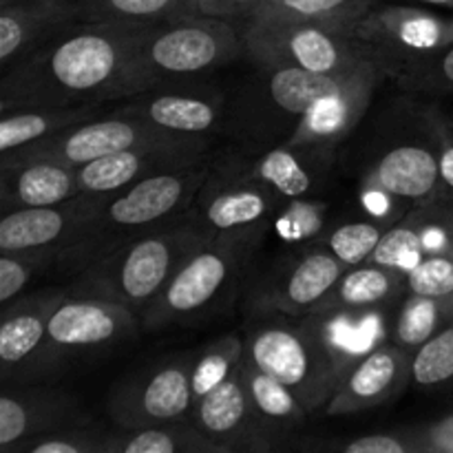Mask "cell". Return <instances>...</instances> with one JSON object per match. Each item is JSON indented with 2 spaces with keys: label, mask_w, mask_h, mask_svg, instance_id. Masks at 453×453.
<instances>
[{
  "label": "cell",
  "mask_w": 453,
  "mask_h": 453,
  "mask_svg": "<svg viewBox=\"0 0 453 453\" xmlns=\"http://www.w3.org/2000/svg\"><path fill=\"white\" fill-rule=\"evenodd\" d=\"M376 4L379 0H270L257 18L321 22L339 29H354Z\"/></svg>",
  "instance_id": "35"
},
{
  "label": "cell",
  "mask_w": 453,
  "mask_h": 453,
  "mask_svg": "<svg viewBox=\"0 0 453 453\" xmlns=\"http://www.w3.org/2000/svg\"><path fill=\"white\" fill-rule=\"evenodd\" d=\"M127 104L118 106L119 113L131 115L157 131L171 133L188 140H208L217 131L224 113V96L217 91H153L127 97Z\"/></svg>",
  "instance_id": "23"
},
{
  "label": "cell",
  "mask_w": 453,
  "mask_h": 453,
  "mask_svg": "<svg viewBox=\"0 0 453 453\" xmlns=\"http://www.w3.org/2000/svg\"><path fill=\"white\" fill-rule=\"evenodd\" d=\"M190 420L228 453L273 449V445L265 442L268 427L248 396L246 383L242 379V365L219 388L195 401Z\"/></svg>",
  "instance_id": "21"
},
{
  "label": "cell",
  "mask_w": 453,
  "mask_h": 453,
  "mask_svg": "<svg viewBox=\"0 0 453 453\" xmlns=\"http://www.w3.org/2000/svg\"><path fill=\"white\" fill-rule=\"evenodd\" d=\"M66 296H69L66 288H51V290L18 296L12 303L3 305L0 363H3L4 379L9 372H18L25 363L38 357L49 321Z\"/></svg>",
  "instance_id": "27"
},
{
  "label": "cell",
  "mask_w": 453,
  "mask_h": 453,
  "mask_svg": "<svg viewBox=\"0 0 453 453\" xmlns=\"http://www.w3.org/2000/svg\"><path fill=\"white\" fill-rule=\"evenodd\" d=\"M243 361V339L237 334H226L212 341L206 349L193 358L190 365V383H193L195 401L219 388L226 379L239 370Z\"/></svg>",
  "instance_id": "36"
},
{
  "label": "cell",
  "mask_w": 453,
  "mask_h": 453,
  "mask_svg": "<svg viewBox=\"0 0 453 453\" xmlns=\"http://www.w3.org/2000/svg\"><path fill=\"white\" fill-rule=\"evenodd\" d=\"M451 255H453V242H451Z\"/></svg>",
  "instance_id": "48"
},
{
  "label": "cell",
  "mask_w": 453,
  "mask_h": 453,
  "mask_svg": "<svg viewBox=\"0 0 453 453\" xmlns=\"http://www.w3.org/2000/svg\"><path fill=\"white\" fill-rule=\"evenodd\" d=\"M242 379L246 383L252 407L268 429L299 427L305 420V410L290 388L259 370L255 363L242 361Z\"/></svg>",
  "instance_id": "31"
},
{
  "label": "cell",
  "mask_w": 453,
  "mask_h": 453,
  "mask_svg": "<svg viewBox=\"0 0 453 453\" xmlns=\"http://www.w3.org/2000/svg\"><path fill=\"white\" fill-rule=\"evenodd\" d=\"M326 215H327L326 202H319V199L314 197L286 199V202L279 206L273 224L277 226V233L283 242L312 243L314 239L327 228Z\"/></svg>",
  "instance_id": "39"
},
{
  "label": "cell",
  "mask_w": 453,
  "mask_h": 453,
  "mask_svg": "<svg viewBox=\"0 0 453 453\" xmlns=\"http://www.w3.org/2000/svg\"><path fill=\"white\" fill-rule=\"evenodd\" d=\"M208 162V140H173L133 146L78 168L84 195H115L144 177Z\"/></svg>",
  "instance_id": "14"
},
{
  "label": "cell",
  "mask_w": 453,
  "mask_h": 453,
  "mask_svg": "<svg viewBox=\"0 0 453 453\" xmlns=\"http://www.w3.org/2000/svg\"><path fill=\"white\" fill-rule=\"evenodd\" d=\"M394 221L379 219V217H354L341 224L326 228L310 246H319L334 255L348 268L365 264L379 246L380 237Z\"/></svg>",
  "instance_id": "34"
},
{
  "label": "cell",
  "mask_w": 453,
  "mask_h": 453,
  "mask_svg": "<svg viewBox=\"0 0 453 453\" xmlns=\"http://www.w3.org/2000/svg\"><path fill=\"white\" fill-rule=\"evenodd\" d=\"M388 75V69L379 60L365 62L343 88L321 97L301 118L292 135L288 137V144L336 149L365 118L376 88Z\"/></svg>",
  "instance_id": "18"
},
{
  "label": "cell",
  "mask_w": 453,
  "mask_h": 453,
  "mask_svg": "<svg viewBox=\"0 0 453 453\" xmlns=\"http://www.w3.org/2000/svg\"><path fill=\"white\" fill-rule=\"evenodd\" d=\"M144 27L75 22L0 78V113L124 100L133 44Z\"/></svg>",
  "instance_id": "1"
},
{
  "label": "cell",
  "mask_w": 453,
  "mask_h": 453,
  "mask_svg": "<svg viewBox=\"0 0 453 453\" xmlns=\"http://www.w3.org/2000/svg\"><path fill=\"white\" fill-rule=\"evenodd\" d=\"M418 3L432 4V7H445V9H451V12H453V0H418Z\"/></svg>",
  "instance_id": "47"
},
{
  "label": "cell",
  "mask_w": 453,
  "mask_h": 453,
  "mask_svg": "<svg viewBox=\"0 0 453 453\" xmlns=\"http://www.w3.org/2000/svg\"><path fill=\"white\" fill-rule=\"evenodd\" d=\"M211 168L212 162L208 159L197 166L144 177L109 195L84 228L80 242L58 264L73 277L111 248L184 217L206 184Z\"/></svg>",
  "instance_id": "3"
},
{
  "label": "cell",
  "mask_w": 453,
  "mask_h": 453,
  "mask_svg": "<svg viewBox=\"0 0 453 453\" xmlns=\"http://www.w3.org/2000/svg\"><path fill=\"white\" fill-rule=\"evenodd\" d=\"M243 49L257 66H290L314 73H348L376 60L352 29L303 20L252 18L242 22Z\"/></svg>",
  "instance_id": "6"
},
{
  "label": "cell",
  "mask_w": 453,
  "mask_h": 453,
  "mask_svg": "<svg viewBox=\"0 0 453 453\" xmlns=\"http://www.w3.org/2000/svg\"><path fill=\"white\" fill-rule=\"evenodd\" d=\"M82 195L78 168L51 159H3L0 162V208L56 206Z\"/></svg>",
  "instance_id": "26"
},
{
  "label": "cell",
  "mask_w": 453,
  "mask_h": 453,
  "mask_svg": "<svg viewBox=\"0 0 453 453\" xmlns=\"http://www.w3.org/2000/svg\"><path fill=\"white\" fill-rule=\"evenodd\" d=\"M80 22L71 0H0V71H9Z\"/></svg>",
  "instance_id": "24"
},
{
  "label": "cell",
  "mask_w": 453,
  "mask_h": 453,
  "mask_svg": "<svg viewBox=\"0 0 453 453\" xmlns=\"http://www.w3.org/2000/svg\"><path fill=\"white\" fill-rule=\"evenodd\" d=\"M425 453H453V416L438 420V423L416 427Z\"/></svg>",
  "instance_id": "46"
},
{
  "label": "cell",
  "mask_w": 453,
  "mask_h": 453,
  "mask_svg": "<svg viewBox=\"0 0 453 453\" xmlns=\"http://www.w3.org/2000/svg\"><path fill=\"white\" fill-rule=\"evenodd\" d=\"M109 195H78L56 206L3 211L0 252L58 250L65 255L82 237L84 228ZM62 259V257H60Z\"/></svg>",
  "instance_id": "15"
},
{
  "label": "cell",
  "mask_w": 453,
  "mask_h": 453,
  "mask_svg": "<svg viewBox=\"0 0 453 453\" xmlns=\"http://www.w3.org/2000/svg\"><path fill=\"white\" fill-rule=\"evenodd\" d=\"M361 66L348 73H314L290 66H259V73L250 87H246V96L242 100V109L246 113L242 124L257 137H281L283 144L288 140L283 122H290L295 131L301 118L321 97L343 88Z\"/></svg>",
  "instance_id": "9"
},
{
  "label": "cell",
  "mask_w": 453,
  "mask_h": 453,
  "mask_svg": "<svg viewBox=\"0 0 453 453\" xmlns=\"http://www.w3.org/2000/svg\"><path fill=\"white\" fill-rule=\"evenodd\" d=\"M330 449L343 453H425L416 429L367 434L352 441L332 442Z\"/></svg>",
  "instance_id": "43"
},
{
  "label": "cell",
  "mask_w": 453,
  "mask_h": 453,
  "mask_svg": "<svg viewBox=\"0 0 453 453\" xmlns=\"http://www.w3.org/2000/svg\"><path fill=\"white\" fill-rule=\"evenodd\" d=\"M425 118H427L434 142H436L441 197L442 202H453V118L441 111H427Z\"/></svg>",
  "instance_id": "44"
},
{
  "label": "cell",
  "mask_w": 453,
  "mask_h": 453,
  "mask_svg": "<svg viewBox=\"0 0 453 453\" xmlns=\"http://www.w3.org/2000/svg\"><path fill=\"white\" fill-rule=\"evenodd\" d=\"M88 420L78 401L60 389L7 388L0 396V449L18 453L53 429Z\"/></svg>",
  "instance_id": "20"
},
{
  "label": "cell",
  "mask_w": 453,
  "mask_h": 453,
  "mask_svg": "<svg viewBox=\"0 0 453 453\" xmlns=\"http://www.w3.org/2000/svg\"><path fill=\"white\" fill-rule=\"evenodd\" d=\"M411 380V352L398 343L374 345L341 376L327 401L330 416H348L394 401Z\"/></svg>",
  "instance_id": "17"
},
{
  "label": "cell",
  "mask_w": 453,
  "mask_h": 453,
  "mask_svg": "<svg viewBox=\"0 0 453 453\" xmlns=\"http://www.w3.org/2000/svg\"><path fill=\"white\" fill-rule=\"evenodd\" d=\"M407 295L449 296L453 295V255H427L407 273Z\"/></svg>",
  "instance_id": "42"
},
{
  "label": "cell",
  "mask_w": 453,
  "mask_h": 453,
  "mask_svg": "<svg viewBox=\"0 0 453 453\" xmlns=\"http://www.w3.org/2000/svg\"><path fill=\"white\" fill-rule=\"evenodd\" d=\"M352 31L394 75L410 62L451 44L453 16L410 4H376Z\"/></svg>",
  "instance_id": "11"
},
{
  "label": "cell",
  "mask_w": 453,
  "mask_h": 453,
  "mask_svg": "<svg viewBox=\"0 0 453 453\" xmlns=\"http://www.w3.org/2000/svg\"><path fill=\"white\" fill-rule=\"evenodd\" d=\"M173 140H188V137H177L171 133L157 131V128L115 109L113 113L97 115L87 122L69 127L66 131L56 133L47 140H40L35 144L25 146V149L3 155V159H16V162H20V159H51V162H62L80 168L111 153H118V150Z\"/></svg>",
  "instance_id": "12"
},
{
  "label": "cell",
  "mask_w": 453,
  "mask_h": 453,
  "mask_svg": "<svg viewBox=\"0 0 453 453\" xmlns=\"http://www.w3.org/2000/svg\"><path fill=\"white\" fill-rule=\"evenodd\" d=\"M58 250L0 252V305H7L22 296L25 288L42 270L60 261Z\"/></svg>",
  "instance_id": "38"
},
{
  "label": "cell",
  "mask_w": 453,
  "mask_h": 453,
  "mask_svg": "<svg viewBox=\"0 0 453 453\" xmlns=\"http://www.w3.org/2000/svg\"><path fill=\"white\" fill-rule=\"evenodd\" d=\"M242 56H246L242 27L233 20L184 16L146 25L133 44L124 100L221 69Z\"/></svg>",
  "instance_id": "4"
},
{
  "label": "cell",
  "mask_w": 453,
  "mask_h": 453,
  "mask_svg": "<svg viewBox=\"0 0 453 453\" xmlns=\"http://www.w3.org/2000/svg\"><path fill=\"white\" fill-rule=\"evenodd\" d=\"M348 265L319 246H310L296 259L274 270L255 292V310L261 314L308 317L336 286Z\"/></svg>",
  "instance_id": "16"
},
{
  "label": "cell",
  "mask_w": 453,
  "mask_h": 453,
  "mask_svg": "<svg viewBox=\"0 0 453 453\" xmlns=\"http://www.w3.org/2000/svg\"><path fill=\"white\" fill-rule=\"evenodd\" d=\"M140 327L135 310L93 296H66L49 321L38 357L53 361L71 352L106 348L133 336Z\"/></svg>",
  "instance_id": "13"
},
{
  "label": "cell",
  "mask_w": 453,
  "mask_h": 453,
  "mask_svg": "<svg viewBox=\"0 0 453 453\" xmlns=\"http://www.w3.org/2000/svg\"><path fill=\"white\" fill-rule=\"evenodd\" d=\"M239 164L246 175L270 186L283 199H308L326 190L334 164V149L283 142L264 150L252 162Z\"/></svg>",
  "instance_id": "25"
},
{
  "label": "cell",
  "mask_w": 453,
  "mask_h": 453,
  "mask_svg": "<svg viewBox=\"0 0 453 453\" xmlns=\"http://www.w3.org/2000/svg\"><path fill=\"white\" fill-rule=\"evenodd\" d=\"M407 295V277L398 270L365 261L343 273L312 314L372 312L389 301Z\"/></svg>",
  "instance_id": "28"
},
{
  "label": "cell",
  "mask_w": 453,
  "mask_h": 453,
  "mask_svg": "<svg viewBox=\"0 0 453 453\" xmlns=\"http://www.w3.org/2000/svg\"><path fill=\"white\" fill-rule=\"evenodd\" d=\"M190 365L193 361L184 357L171 358L118 385L106 403L111 420L118 429L190 420L195 407Z\"/></svg>",
  "instance_id": "10"
},
{
  "label": "cell",
  "mask_w": 453,
  "mask_h": 453,
  "mask_svg": "<svg viewBox=\"0 0 453 453\" xmlns=\"http://www.w3.org/2000/svg\"><path fill=\"white\" fill-rule=\"evenodd\" d=\"M453 380V326L432 336L411 354V383L418 388H441Z\"/></svg>",
  "instance_id": "41"
},
{
  "label": "cell",
  "mask_w": 453,
  "mask_h": 453,
  "mask_svg": "<svg viewBox=\"0 0 453 453\" xmlns=\"http://www.w3.org/2000/svg\"><path fill=\"white\" fill-rule=\"evenodd\" d=\"M268 3L270 0H190V12L195 16L248 22L259 16Z\"/></svg>",
  "instance_id": "45"
},
{
  "label": "cell",
  "mask_w": 453,
  "mask_h": 453,
  "mask_svg": "<svg viewBox=\"0 0 453 453\" xmlns=\"http://www.w3.org/2000/svg\"><path fill=\"white\" fill-rule=\"evenodd\" d=\"M286 202L270 186L246 175L239 162L212 166L193 203V217L212 242L255 248Z\"/></svg>",
  "instance_id": "7"
},
{
  "label": "cell",
  "mask_w": 453,
  "mask_h": 453,
  "mask_svg": "<svg viewBox=\"0 0 453 453\" xmlns=\"http://www.w3.org/2000/svg\"><path fill=\"white\" fill-rule=\"evenodd\" d=\"M102 104L62 109H18L0 113V153L7 155L102 115Z\"/></svg>",
  "instance_id": "29"
},
{
  "label": "cell",
  "mask_w": 453,
  "mask_h": 453,
  "mask_svg": "<svg viewBox=\"0 0 453 453\" xmlns=\"http://www.w3.org/2000/svg\"><path fill=\"white\" fill-rule=\"evenodd\" d=\"M250 248L230 242H211L180 265L164 290L142 312L146 330H162L206 312L230 290L242 273Z\"/></svg>",
  "instance_id": "8"
},
{
  "label": "cell",
  "mask_w": 453,
  "mask_h": 453,
  "mask_svg": "<svg viewBox=\"0 0 453 453\" xmlns=\"http://www.w3.org/2000/svg\"><path fill=\"white\" fill-rule=\"evenodd\" d=\"M453 202H432L414 206L394 221L367 261L398 270L407 277L423 257L451 252Z\"/></svg>",
  "instance_id": "22"
},
{
  "label": "cell",
  "mask_w": 453,
  "mask_h": 453,
  "mask_svg": "<svg viewBox=\"0 0 453 453\" xmlns=\"http://www.w3.org/2000/svg\"><path fill=\"white\" fill-rule=\"evenodd\" d=\"M211 242L190 208L180 219L111 248L75 273L66 290L71 296L115 301L142 314L180 265Z\"/></svg>",
  "instance_id": "2"
},
{
  "label": "cell",
  "mask_w": 453,
  "mask_h": 453,
  "mask_svg": "<svg viewBox=\"0 0 453 453\" xmlns=\"http://www.w3.org/2000/svg\"><path fill=\"white\" fill-rule=\"evenodd\" d=\"M84 22L157 25L173 18L195 16L190 0H71Z\"/></svg>",
  "instance_id": "32"
},
{
  "label": "cell",
  "mask_w": 453,
  "mask_h": 453,
  "mask_svg": "<svg viewBox=\"0 0 453 453\" xmlns=\"http://www.w3.org/2000/svg\"><path fill=\"white\" fill-rule=\"evenodd\" d=\"M115 453H228L193 420L115 432Z\"/></svg>",
  "instance_id": "30"
},
{
  "label": "cell",
  "mask_w": 453,
  "mask_h": 453,
  "mask_svg": "<svg viewBox=\"0 0 453 453\" xmlns=\"http://www.w3.org/2000/svg\"><path fill=\"white\" fill-rule=\"evenodd\" d=\"M363 186L383 190L411 206L441 202V171L432 128L427 142H398L380 150L363 175Z\"/></svg>",
  "instance_id": "19"
},
{
  "label": "cell",
  "mask_w": 453,
  "mask_h": 453,
  "mask_svg": "<svg viewBox=\"0 0 453 453\" xmlns=\"http://www.w3.org/2000/svg\"><path fill=\"white\" fill-rule=\"evenodd\" d=\"M403 88L416 93L453 91V42L410 62L394 73Z\"/></svg>",
  "instance_id": "40"
},
{
  "label": "cell",
  "mask_w": 453,
  "mask_h": 453,
  "mask_svg": "<svg viewBox=\"0 0 453 453\" xmlns=\"http://www.w3.org/2000/svg\"><path fill=\"white\" fill-rule=\"evenodd\" d=\"M18 453H115V432H104L91 420L66 425L27 442Z\"/></svg>",
  "instance_id": "37"
},
{
  "label": "cell",
  "mask_w": 453,
  "mask_h": 453,
  "mask_svg": "<svg viewBox=\"0 0 453 453\" xmlns=\"http://www.w3.org/2000/svg\"><path fill=\"white\" fill-rule=\"evenodd\" d=\"M453 326V295H407L394 323V343L414 354L432 336Z\"/></svg>",
  "instance_id": "33"
},
{
  "label": "cell",
  "mask_w": 453,
  "mask_h": 453,
  "mask_svg": "<svg viewBox=\"0 0 453 453\" xmlns=\"http://www.w3.org/2000/svg\"><path fill=\"white\" fill-rule=\"evenodd\" d=\"M243 358L290 388L308 411L327 405L345 374L310 319L257 323L243 336Z\"/></svg>",
  "instance_id": "5"
}]
</instances>
